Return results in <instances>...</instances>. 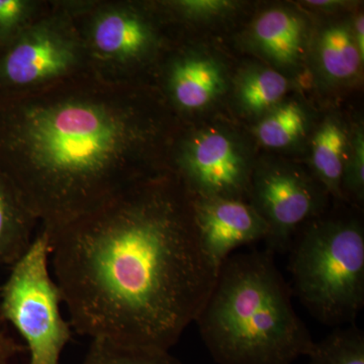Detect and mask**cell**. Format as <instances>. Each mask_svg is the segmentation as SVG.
Returning <instances> with one entry per match:
<instances>
[{"instance_id": "cell-4", "label": "cell", "mask_w": 364, "mask_h": 364, "mask_svg": "<svg viewBox=\"0 0 364 364\" xmlns=\"http://www.w3.org/2000/svg\"><path fill=\"white\" fill-rule=\"evenodd\" d=\"M291 245V293L318 322L353 324L364 306V227L354 217H318Z\"/></svg>"}, {"instance_id": "cell-8", "label": "cell", "mask_w": 364, "mask_h": 364, "mask_svg": "<svg viewBox=\"0 0 364 364\" xmlns=\"http://www.w3.org/2000/svg\"><path fill=\"white\" fill-rule=\"evenodd\" d=\"M191 198L203 250L218 270L241 246L267 240V223L245 200L191 195Z\"/></svg>"}, {"instance_id": "cell-11", "label": "cell", "mask_w": 364, "mask_h": 364, "mask_svg": "<svg viewBox=\"0 0 364 364\" xmlns=\"http://www.w3.org/2000/svg\"><path fill=\"white\" fill-rule=\"evenodd\" d=\"M226 88V70L207 55L184 57L174 64L170 75L172 97L186 111L205 109L224 95Z\"/></svg>"}, {"instance_id": "cell-24", "label": "cell", "mask_w": 364, "mask_h": 364, "mask_svg": "<svg viewBox=\"0 0 364 364\" xmlns=\"http://www.w3.org/2000/svg\"><path fill=\"white\" fill-rule=\"evenodd\" d=\"M352 33H353L354 40L360 54L364 56V18L363 14H359L354 20L353 25L351 26Z\"/></svg>"}, {"instance_id": "cell-10", "label": "cell", "mask_w": 364, "mask_h": 364, "mask_svg": "<svg viewBox=\"0 0 364 364\" xmlns=\"http://www.w3.org/2000/svg\"><path fill=\"white\" fill-rule=\"evenodd\" d=\"M254 47L279 68H296L305 55L308 28L303 16L291 9H270L254 21Z\"/></svg>"}, {"instance_id": "cell-18", "label": "cell", "mask_w": 364, "mask_h": 364, "mask_svg": "<svg viewBox=\"0 0 364 364\" xmlns=\"http://www.w3.org/2000/svg\"><path fill=\"white\" fill-rule=\"evenodd\" d=\"M310 364H364V332L355 324L336 327L308 353Z\"/></svg>"}, {"instance_id": "cell-17", "label": "cell", "mask_w": 364, "mask_h": 364, "mask_svg": "<svg viewBox=\"0 0 364 364\" xmlns=\"http://www.w3.org/2000/svg\"><path fill=\"white\" fill-rule=\"evenodd\" d=\"M308 117L303 107L294 102H282L261 117L256 127L259 142L270 149H287L306 135Z\"/></svg>"}, {"instance_id": "cell-7", "label": "cell", "mask_w": 364, "mask_h": 364, "mask_svg": "<svg viewBox=\"0 0 364 364\" xmlns=\"http://www.w3.org/2000/svg\"><path fill=\"white\" fill-rule=\"evenodd\" d=\"M189 195L245 200L253 166L240 141L219 129H205L186 142L181 159Z\"/></svg>"}, {"instance_id": "cell-14", "label": "cell", "mask_w": 364, "mask_h": 364, "mask_svg": "<svg viewBox=\"0 0 364 364\" xmlns=\"http://www.w3.org/2000/svg\"><path fill=\"white\" fill-rule=\"evenodd\" d=\"M37 218L18 189L0 169V267H13L35 240Z\"/></svg>"}, {"instance_id": "cell-1", "label": "cell", "mask_w": 364, "mask_h": 364, "mask_svg": "<svg viewBox=\"0 0 364 364\" xmlns=\"http://www.w3.org/2000/svg\"><path fill=\"white\" fill-rule=\"evenodd\" d=\"M44 230L72 330L91 340L170 351L217 277L181 182L136 179L92 212Z\"/></svg>"}, {"instance_id": "cell-5", "label": "cell", "mask_w": 364, "mask_h": 364, "mask_svg": "<svg viewBox=\"0 0 364 364\" xmlns=\"http://www.w3.org/2000/svg\"><path fill=\"white\" fill-rule=\"evenodd\" d=\"M47 232L36 236L0 287V315L25 342L28 364H60L71 339L70 322L62 314L63 294L53 277Z\"/></svg>"}, {"instance_id": "cell-21", "label": "cell", "mask_w": 364, "mask_h": 364, "mask_svg": "<svg viewBox=\"0 0 364 364\" xmlns=\"http://www.w3.org/2000/svg\"><path fill=\"white\" fill-rule=\"evenodd\" d=\"M30 11L23 0H0V48L4 49L21 32Z\"/></svg>"}, {"instance_id": "cell-16", "label": "cell", "mask_w": 364, "mask_h": 364, "mask_svg": "<svg viewBox=\"0 0 364 364\" xmlns=\"http://www.w3.org/2000/svg\"><path fill=\"white\" fill-rule=\"evenodd\" d=\"M289 88V80L279 71L254 65L244 69L237 78L235 95L245 114L263 117L282 104Z\"/></svg>"}, {"instance_id": "cell-19", "label": "cell", "mask_w": 364, "mask_h": 364, "mask_svg": "<svg viewBox=\"0 0 364 364\" xmlns=\"http://www.w3.org/2000/svg\"><path fill=\"white\" fill-rule=\"evenodd\" d=\"M81 364H181L170 351L128 346L107 339L91 340Z\"/></svg>"}, {"instance_id": "cell-25", "label": "cell", "mask_w": 364, "mask_h": 364, "mask_svg": "<svg viewBox=\"0 0 364 364\" xmlns=\"http://www.w3.org/2000/svg\"><path fill=\"white\" fill-rule=\"evenodd\" d=\"M306 6L315 7V9H323V11H334L339 7L345 6V2L338 0H320V1H306Z\"/></svg>"}, {"instance_id": "cell-12", "label": "cell", "mask_w": 364, "mask_h": 364, "mask_svg": "<svg viewBox=\"0 0 364 364\" xmlns=\"http://www.w3.org/2000/svg\"><path fill=\"white\" fill-rule=\"evenodd\" d=\"M92 40L100 54L127 61L148 53L154 33L149 23L138 14L117 9L100 14L93 26Z\"/></svg>"}, {"instance_id": "cell-20", "label": "cell", "mask_w": 364, "mask_h": 364, "mask_svg": "<svg viewBox=\"0 0 364 364\" xmlns=\"http://www.w3.org/2000/svg\"><path fill=\"white\" fill-rule=\"evenodd\" d=\"M342 193L360 203L364 200V135L363 129L358 128L351 136L348 159L345 166Z\"/></svg>"}, {"instance_id": "cell-15", "label": "cell", "mask_w": 364, "mask_h": 364, "mask_svg": "<svg viewBox=\"0 0 364 364\" xmlns=\"http://www.w3.org/2000/svg\"><path fill=\"white\" fill-rule=\"evenodd\" d=\"M315 55L321 73L333 83L352 80L363 62L348 23H333L323 28L316 40Z\"/></svg>"}, {"instance_id": "cell-13", "label": "cell", "mask_w": 364, "mask_h": 364, "mask_svg": "<svg viewBox=\"0 0 364 364\" xmlns=\"http://www.w3.org/2000/svg\"><path fill=\"white\" fill-rule=\"evenodd\" d=\"M350 142L348 132L336 117H327L316 131L312 140L311 166L314 178L328 196L338 200H345L342 181Z\"/></svg>"}, {"instance_id": "cell-2", "label": "cell", "mask_w": 364, "mask_h": 364, "mask_svg": "<svg viewBox=\"0 0 364 364\" xmlns=\"http://www.w3.org/2000/svg\"><path fill=\"white\" fill-rule=\"evenodd\" d=\"M141 130L123 109L67 100L6 109L0 169L46 229L92 212L136 181L124 174Z\"/></svg>"}, {"instance_id": "cell-22", "label": "cell", "mask_w": 364, "mask_h": 364, "mask_svg": "<svg viewBox=\"0 0 364 364\" xmlns=\"http://www.w3.org/2000/svg\"><path fill=\"white\" fill-rule=\"evenodd\" d=\"M179 13L186 18L198 21H210L231 13L237 2L227 0H182L173 2Z\"/></svg>"}, {"instance_id": "cell-6", "label": "cell", "mask_w": 364, "mask_h": 364, "mask_svg": "<svg viewBox=\"0 0 364 364\" xmlns=\"http://www.w3.org/2000/svg\"><path fill=\"white\" fill-rule=\"evenodd\" d=\"M328 193L312 174L282 160H262L254 165L249 203L268 227L267 250L284 253L291 248L296 232L321 217Z\"/></svg>"}, {"instance_id": "cell-9", "label": "cell", "mask_w": 364, "mask_h": 364, "mask_svg": "<svg viewBox=\"0 0 364 364\" xmlns=\"http://www.w3.org/2000/svg\"><path fill=\"white\" fill-rule=\"evenodd\" d=\"M75 60V45L59 31L50 26L21 31L0 56V87H26L58 77Z\"/></svg>"}, {"instance_id": "cell-23", "label": "cell", "mask_w": 364, "mask_h": 364, "mask_svg": "<svg viewBox=\"0 0 364 364\" xmlns=\"http://www.w3.org/2000/svg\"><path fill=\"white\" fill-rule=\"evenodd\" d=\"M23 349V346L9 336L6 323L0 315V364H14V359Z\"/></svg>"}, {"instance_id": "cell-3", "label": "cell", "mask_w": 364, "mask_h": 364, "mask_svg": "<svg viewBox=\"0 0 364 364\" xmlns=\"http://www.w3.org/2000/svg\"><path fill=\"white\" fill-rule=\"evenodd\" d=\"M273 255L234 252L218 270L195 321L218 364H293L308 355L312 335Z\"/></svg>"}]
</instances>
